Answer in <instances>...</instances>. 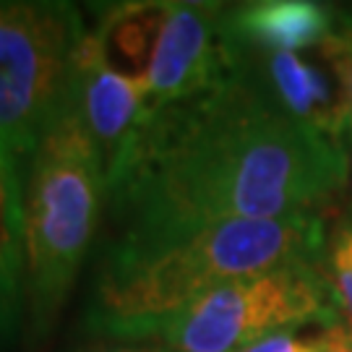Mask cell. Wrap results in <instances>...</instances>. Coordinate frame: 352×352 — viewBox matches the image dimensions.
Returning a JSON list of instances; mask_svg holds the SVG:
<instances>
[{
    "label": "cell",
    "mask_w": 352,
    "mask_h": 352,
    "mask_svg": "<svg viewBox=\"0 0 352 352\" xmlns=\"http://www.w3.org/2000/svg\"><path fill=\"white\" fill-rule=\"evenodd\" d=\"M337 16L311 0H258L227 8V32L261 50H314L334 32Z\"/></svg>",
    "instance_id": "9c48e42d"
},
{
    "label": "cell",
    "mask_w": 352,
    "mask_h": 352,
    "mask_svg": "<svg viewBox=\"0 0 352 352\" xmlns=\"http://www.w3.org/2000/svg\"><path fill=\"white\" fill-rule=\"evenodd\" d=\"M347 173L340 141L285 113L227 47L225 71L146 115L107 173L110 240L316 214L344 188Z\"/></svg>",
    "instance_id": "6da1fadb"
},
{
    "label": "cell",
    "mask_w": 352,
    "mask_h": 352,
    "mask_svg": "<svg viewBox=\"0 0 352 352\" xmlns=\"http://www.w3.org/2000/svg\"><path fill=\"white\" fill-rule=\"evenodd\" d=\"M302 329L272 334L240 352H352V327L347 321L318 324L314 331Z\"/></svg>",
    "instance_id": "8fae6325"
},
{
    "label": "cell",
    "mask_w": 352,
    "mask_h": 352,
    "mask_svg": "<svg viewBox=\"0 0 352 352\" xmlns=\"http://www.w3.org/2000/svg\"><path fill=\"white\" fill-rule=\"evenodd\" d=\"M74 352H167L154 340H110L104 337L100 342H89Z\"/></svg>",
    "instance_id": "5bb4252c"
},
{
    "label": "cell",
    "mask_w": 352,
    "mask_h": 352,
    "mask_svg": "<svg viewBox=\"0 0 352 352\" xmlns=\"http://www.w3.org/2000/svg\"><path fill=\"white\" fill-rule=\"evenodd\" d=\"M331 321H340V311L329 277L308 258L212 289L151 340L167 352H240L272 334Z\"/></svg>",
    "instance_id": "5b68a950"
},
{
    "label": "cell",
    "mask_w": 352,
    "mask_h": 352,
    "mask_svg": "<svg viewBox=\"0 0 352 352\" xmlns=\"http://www.w3.org/2000/svg\"><path fill=\"white\" fill-rule=\"evenodd\" d=\"M321 47L334 60L342 81H344V89H347V100H350V136H352V13L342 16L340 24L334 26V32L321 42Z\"/></svg>",
    "instance_id": "4fadbf2b"
},
{
    "label": "cell",
    "mask_w": 352,
    "mask_h": 352,
    "mask_svg": "<svg viewBox=\"0 0 352 352\" xmlns=\"http://www.w3.org/2000/svg\"><path fill=\"white\" fill-rule=\"evenodd\" d=\"M225 21L222 3H164L144 68L146 115L188 100L225 71Z\"/></svg>",
    "instance_id": "8992f818"
},
{
    "label": "cell",
    "mask_w": 352,
    "mask_h": 352,
    "mask_svg": "<svg viewBox=\"0 0 352 352\" xmlns=\"http://www.w3.org/2000/svg\"><path fill=\"white\" fill-rule=\"evenodd\" d=\"M71 97L100 151L107 177L146 118V81L144 76L118 68L107 58L97 32L87 29L76 55Z\"/></svg>",
    "instance_id": "ba28073f"
},
{
    "label": "cell",
    "mask_w": 352,
    "mask_h": 352,
    "mask_svg": "<svg viewBox=\"0 0 352 352\" xmlns=\"http://www.w3.org/2000/svg\"><path fill=\"white\" fill-rule=\"evenodd\" d=\"M104 209V164L74 97L55 115L24 186L26 344L39 347L63 316Z\"/></svg>",
    "instance_id": "3957f363"
},
{
    "label": "cell",
    "mask_w": 352,
    "mask_h": 352,
    "mask_svg": "<svg viewBox=\"0 0 352 352\" xmlns=\"http://www.w3.org/2000/svg\"><path fill=\"white\" fill-rule=\"evenodd\" d=\"M84 19L63 0H0V162L24 190L55 115L68 100Z\"/></svg>",
    "instance_id": "277c9868"
},
{
    "label": "cell",
    "mask_w": 352,
    "mask_h": 352,
    "mask_svg": "<svg viewBox=\"0 0 352 352\" xmlns=\"http://www.w3.org/2000/svg\"><path fill=\"white\" fill-rule=\"evenodd\" d=\"M318 214L235 219L183 235L107 240L94 269L87 327L110 340H151L167 318L212 289L314 258Z\"/></svg>",
    "instance_id": "7a4b0ae2"
},
{
    "label": "cell",
    "mask_w": 352,
    "mask_h": 352,
    "mask_svg": "<svg viewBox=\"0 0 352 352\" xmlns=\"http://www.w3.org/2000/svg\"><path fill=\"white\" fill-rule=\"evenodd\" d=\"M227 47L279 107L302 126L340 141L350 131V100L334 60L318 45L308 58L289 50H261L230 37Z\"/></svg>",
    "instance_id": "52a82bcc"
},
{
    "label": "cell",
    "mask_w": 352,
    "mask_h": 352,
    "mask_svg": "<svg viewBox=\"0 0 352 352\" xmlns=\"http://www.w3.org/2000/svg\"><path fill=\"white\" fill-rule=\"evenodd\" d=\"M26 329L24 190L0 162V350Z\"/></svg>",
    "instance_id": "30bf717a"
},
{
    "label": "cell",
    "mask_w": 352,
    "mask_h": 352,
    "mask_svg": "<svg viewBox=\"0 0 352 352\" xmlns=\"http://www.w3.org/2000/svg\"><path fill=\"white\" fill-rule=\"evenodd\" d=\"M327 277L337 308L344 311L347 324L352 327V222H344L329 245Z\"/></svg>",
    "instance_id": "7c38bea8"
}]
</instances>
